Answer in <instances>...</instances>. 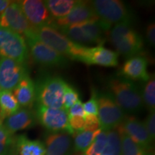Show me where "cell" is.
<instances>
[{
	"mask_svg": "<svg viewBox=\"0 0 155 155\" xmlns=\"http://www.w3.org/2000/svg\"><path fill=\"white\" fill-rule=\"evenodd\" d=\"M111 28V25L97 19L58 30L71 41L87 47V45H103L106 40V35Z\"/></svg>",
	"mask_w": 155,
	"mask_h": 155,
	"instance_id": "cell-1",
	"label": "cell"
},
{
	"mask_svg": "<svg viewBox=\"0 0 155 155\" xmlns=\"http://www.w3.org/2000/svg\"><path fill=\"white\" fill-rule=\"evenodd\" d=\"M108 90L116 104L127 114H139L144 108L141 90L134 81L119 76L108 83Z\"/></svg>",
	"mask_w": 155,
	"mask_h": 155,
	"instance_id": "cell-2",
	"label": "cell"
},
{
	"mask_svg": "<svg viewBox=\"0 0 155 155\" xmlns=\"http://www.w3.org/2000/svg\"><path fill=\"white\" fill-rule=\"evenodd\" d=\"M108 37L118 53L126 58L138 55L144 47L143 39L134 29L131 21L114 25L108 32Z\"/></svg>",
	"mask_w": 155,
	"mask_h": 155,
	"instance_id": "cell-3",
	"label": "cell"
},
{
	"mask_svg": "<svg viewBox=\"0 0 155 155\" xmlns=\"http://www.w3.org/2000/svg\"><path fill=\"white\" fill-rule=\"evenodd\" d=\"M33 35L40 42L71 61H77L83 48L71 41L58 29L50 25L33 28Z\"/></svg>",
	"mask_w": 155,
	"mask_h": 155,
	"instance_id": "cell-4",
	"label": "cell"
},
{
	"mask_svg": "<svg viewBox=\"0 0 155 155\" xmlns=\"http://www.w3.org/2000/svg\"><path fill=\"white\" fill-rule=\"evenodd\" d=\"M66 82L59 76L46 75L35 85L37 104L55 108H63V91Z\"/></svg>",
	"mask_w": 155,
	"mask_h": 155,
	"instance_id": "cell-5",
	"label": "cell"
},
{
	"mask_svg": "<svg viewBox=\"0 0 155 155\" xmlns=\"http://www.w3.org/2000/svg\"><path fill=\"white\" fill-rule=\"evenodd\" d=\"M28 55L25 38L14 31L0 26V58H9L25 64Z\"/></svg>",
	"mask_w": 155,
	"mask_h": 155,
	"instance_id": "cell-6",
	"label": "cell"
},
{
	"mask_svg": "<svg viewBox=\"0 0 155 155\" xmlns=\"http://www.w3.org/2000/svg\"><path fill=\"white\" fill-rule=\"evenodd\" d=\"M98 119L102 131L116 129L124 119V112L108 92L98 94Z\"/></svg>",
	"mask_w": 155,
	"mask_h": 155,
	"instance_id": "cell-7",
	"label": "cell"
},
{
	"mask_svg": "<svg viewBox=\"0 0 155 155\" xmlns=\"http://www.w3.org/2000/svg\"><path fill=\"white\" fill-rule=\"evenodd\" d=\"M35 115L38 122L48 132H74L68 123V114L65 108H55L36 104Z\"/></svg>",
	"mask_w": 155,
	"mask_h": 155,
	"instance_id": "cell-8",
	"label": "cell"
},
{
	"mask_svg": "<svg viewBox=\"0 0 155 155\" xmlns=\"http://www.w3.org/2000/svg\"><path fill=\"white\" fill-rule=\"evenodd\" d=\"M30 55L34 61L44 67H65L68 60L55 50L38 40L33 35V31L25 38Z\"/></svg>",
	"mask_w": 155,
	"mask_h": 155,
	"instance_id": "cell-9",
	"label": "cell"
},
{
	"mask_svg": "<svg viewBox=\"0 0 155 155\" xmlns=\"http://www.w3.org/2000/svg\"><path fill=\"white\" fill-rule=\"evenodd\" d=\"M93 9L101 20L110 25L131 21L132 15L123 2L119 0H94L91 2Z\"/></svg>",
	"mask_w": 155,
	"mask_h": 155,
	"instance_id": "cell-10",
	"label": "cell"
},
{
	"mask_svg": "<svg viewBox=\"0 0 155 155\" xmlns=\"http://www.w3.org/2000/svg\"><path fill=\"white\" fill-rule=\"evenodd\" d=\"M0 26L14 31L25 38L33 31L18 2H11L3 12L0 16Z\"/></svg>",
	"mask_w": 155,
	"mask_h": 155,
	"instance_id": "cell-11",
	"label": "cell"
},
{
	"mask_svg": "<svg viewBox=\"0 0 155 155\" xmlns=\"http://www.w3.org/2000/svg\"><path fill=\"white\" fill-rule=\"evenodd\" d=\"M27 75L29 73L25 64L9 58H0V91H12Z\"/></svg>",
	"mask_w": 155,
	"mask_h": 155,
	"instance_id": "cell-12",
	"label": "cell"
},
{
	"mask_svg": "<svg viewBox=\"0 0 155 155\" xmlns=\"http://www.w3.org/2000/svg\"><path fill=\"white\" fill-rule=\"evenodd\" d=\"M118 53L103 45L89 48L83 46L76 61L87 65H96L104 67H116L118 65Z\"/></svg>",
	"mask_w": 155,
	"mask_h": 155,
	"instance_id": "cell-13",
	"label": "cell"
},
{
	"mask_svg": "<svg viewBox=\"0 0 155 155\" xmlns=\"http://www.w3.org/2000/svg\"><path fill=\"white\" fill-rule=\"evenodd\" d=\"M28 22L33 28L51 25L53 19L45 2L40 0H23L18 2Z\"/></svg>",
	"mask_w": 155,
	"mask_h": 155,
	"instance_id": "cell-14",
	"label": "cell"
},
{
	"mask_svg": "<svg viewBox=\"0 0 155 155\" xmlns=\"http://www.w3.org/2000/svg\"><path fill=\"white\" fill-rule=\"evenodd\" d=\"M97 19L98 18L93 9L91 2L77 1L76 4L66 16L61 19H53L50 26L59 29Z\"/></svg>",
	"mask_w": 155,
	"mask_h": 155,
	"instance_id": "cell-15",
	"label": "cell"
},
{
	"mask_svg": "<svg viewBox=\"0 0 155 155\" xmlns=\"http://www.w3.org/2000/svg\"><path fill=\"white\" fill-rule=\"evenodd\" d=\"M119 127L139 147L147 152H152L153 141L147 132L144 122L134 116H125Z\"/></svg>",
	"mask_w": 155,
	"mask_h": 155,
	"instance_id": "cell-16",
	"label": "cell"
},
{
	"mask_svg": "<svg viewBox=\"0 0 155 155\" xmlns=\"http://www.w3.org/2000/svg\"><path fill=\"white\" fill-rule=\"evenodd\" d=\"M43 142L45 155H71L73 152V135L67 132H47Z\"/></svg>",
	"mask_w": 155,
	"mask_h": 155,
	"instance_id": "cell-17",
	"label": "cell"
},
{
	"mask_svg": "<svg viewBox=\"0 0 155 155\" xmlns=\"http://www.w3.org/2000/svg\"><path fill=\"white\" fill-rule=\"evenodd\" d=\"M38 124L35 112L31 108H20L11 116L5 118L3 125L12 134L17 131L34 127Z\"/></svg>",
	"mask_w": 155,
	"mask_h": 155,
	"instance_id": "cell-18",
	"label": "cell"
},
{
	"mask_svg": "<svg viewBox=\"0 0 155 155\" xmlns=\"http://www.w3.org/2000/svg\"><path fill=\"white\" fill-rule=\"evenodd\" d=\"M147 60L144 56L135 55L129 58L124 63L119 75L131 81L147 82L150 75L147 71Z\"/></svg>",
	"mask_w": 155,
	"mask_h": 155,
	"instance_id": "cell-19",
	"label": "cell"
},
{
	"mask_svg": "<svg viewBox=\"0 0 155 155\" xmlns=\"http://www.w3.org/2000/svg\"><path fill=\"white\" fill-rule=\"evenodd\" d=\"M45 147L43 141L32 140L25 134L15 136L9 155H45Z\"/></svg>",
	"mask_w": 155,
	"mask_h": 155,
	"instance_id": "cell-20",
	"label": "cell"
},
{
	"mask_svg": "<svg viewBox=\"0 0 155 155\" xmlns=\"http://www.w3.org/2000/svg\"><path fill=\"white\" fill-rule=\"evenodd\" d=\"M13 95L22 108H30L35 102L36 92L34 81L27 75L13 90Z\"/></svg>",
	"mask_w": 155,
	"mask_h": 155,
	"instance_id": "cell-21",
	"label": "cell"
},
{
	"mask_svg": "<svg viewBox=\"0 0 155 155\" xmlns=\"http://www.w3.org/2000/svg\"><path fill=\"white\" fill-rule=\"evenodd\" d=\"M44 2L53 19L66 16L77 2L75 0H47Z\"/></svg>",
	"mask_w": 155,
	"mask_h": 155,
	"instance_id": "cell-22",
	"label": "cell"
},
{
	"mask_svg": "<svg viewBox=\"0 0 155 155\" xmlns=\"http://www.w3.org/2000/svg\"><path fill=\"white\" fill-rule=\"evenodd\" d=\"M98 131V129L97 131H92L84 129L73 134V152L81 153L86 152L94 140Z\"/></svg>",
	"mask_w": 155,
	"mask_h": 155,
	"instance_id": "cell-23",
	"label": "cell"
},
{
	"mask_svg": "<svg viewBox=\"0 0 155 155\" xmlns=\"http://www.w3.org/2000/svg\"><path fill=\"white\" fill-rule=\"evenodd\" d=\"M20 108L12 91H0V114L3 120L18 111Z\"/></svg>",
	"mask_w": 155,
	"mask_h": 155,
	"instance_id": "cell-24",
	"label": "cell"
},
{
	"mask_svg": "<svg viewBox=\"0 0 155 155\" xmlns=\"http://www.w3.org/2000/svg\"><path fill=\"white\" fill-rule=\"evenodd\" d=\"M121 143V155H152V152H147L135 143L127 134L117 127Z\"/></svg>",
	"mask_w": 155,
	"mask_h": 155,
	"instance_id": "cell-25",
	"label": "cell"
},
{
	"mask_svg": "<svg viewBox=\"0 0 155 155\" xmlns=\"http://www.w3.org/2000/svg\"><path fill=\"white\" fill-rule=\"evenodd\" d=\"M141 96L144 106L150 112L154 111L155 108V78L154 75L150 76V79L145 83L143 90H141Z\"/></svg>",
	"mask_w": 155,
	"mask_h": 155,
	"instance_id": "cell-26",
	"label": "cell"
},
{
	"mask_svg": "<svg viewBox=\"0 0 155 155\" xmlns=\"http://www.w3.org/2000/svg\"><path fill=\"white\" fill-rule=\"evenodd\" d=\"M107 141V131L98 129L94 140L82 155H101L104 152Z\"/></svg>",
	"mask_w": 155,
	"mask_h": 155,
	"instance_id": "cell-27",
	"label": "cell"
},
{
	"mask_svg": "<svg viewBox=\"0 0 155 155\" xmlns=\"http://www.w3.org/2000/svg\"><path fill=\"white\" fill-rule=\"evenodd\" d=\"M3 121L0 114V155H9L15 136L7 131L3 125Z\"/></svg>",
	"mask_w": 155,
	"mask_h": 155,
	"instance_id": "cell-28",
	"label": "cell"
},
{
	"mask_svg": "<svg viewBox=\"0 0 155 155\" xmlns=\"http://www.w3.org/2000/svg\"><path fill=\"white\" fill-rule=\"evenodd\" d=\"M79 95L78 91L74 87L66 83L64 87L63 91V108L68 111L71 106H73L79 99Z\"/></svg>",
	"mask_w": 155,
	"mask_h": 155,
	"instance_id": "cell-29",
	"label": "cell"
},
{
	"mask_svg": "<svg viewBox=\"0 0 155 155\" xmlns=\"http://www.w3.org/2000/svg\"><path fill=\"white\" fill-rule=\"evenodd\" d=\"M86 116H98V94L93 89L91 97L88 101L83 104Z\"/></svg>",
	"mask_w": 155,
	"mask_h": 155,
	"instance_id": "cell-30",
	"label": "cell"
},
{
	"mask_svg": "<svg viewBox=\"0 0 155 155\" xmlns=\"http://www.w3.org/2000/svg\"><path fill=\"white\" fill-rule=\"evenodd\" d=\"M68 123L73 132L83 130L86 127L85 117L78 116H68Z\"/></svg>",
	"mask_w": 155,
	"mask_h": 155,
	"instance_id": "cell-31",
	"label": "cell"
},
{
	"mask_svg": "<svg viewBox=\"0 0 155 155\" xmlns=\"http://www.w3.org/2000/svg\"><path fill=\"white\" fill-rule=\"evenodd\" d=\"M147 132L154 141L155 138V113L154 111L150 112L144 122Z\"/></svg>",
	"mask_w": 155,
	"mask_h": 155,
	"instance_id": "cell-32",
	"label": "cell"
},
{
	"mask_svg": "<svg viewBox=\"0 0 155 155\" xmlns=\"http://www.w3.org/2000/svg\"><path fill=\"white\" fill-rule=\"evenodd\" d=\"M68 116H78L85 117L84 110H83V103L81 100H78L73 106L68 110Z\"/></svg>",
	"mask_w": 155,
	"mask_h": 155,
	"instance_id": "cell-33",
	"label": "cell"
},
{
	"mask_svg": "<svg viewBox=\"0 0 155 155\" xmlns=\"http://www.w3.org/2000/svg\"><path fill=\"white\" fill-rule=\"evenodd\" d=\"M147 39L151 45H155V25L154 22H151L147 25L146 29Z\"/></svg>",
	"mask_w": 155,
	"mask_h": 155,
	"instance_id": "cell-34",
	"label": "cell"
},
{
	"mask_svg": "<svg viewBox=\"0 0 155 155\" xmlns=\"http://www.w3.org/2000/svg\"><path fill=\"white\" fill-rule=\"evenodd\" d=\"M10 3L11 1H8V0H0V16Z\"/></svg>",
	"mask_w": 155,
	"mask_h": 155,
	"instance_id": "cell-35",
	"label": "cell"
}]
</instances>
